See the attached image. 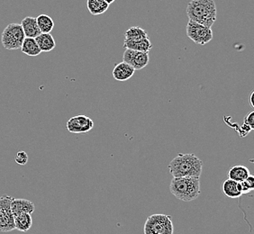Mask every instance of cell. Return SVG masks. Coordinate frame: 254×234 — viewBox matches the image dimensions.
Instances as JSON below:
<instances>
[{
	"label": "cell",
	"instance_id": "cell-25",
	"mask_svg": "<svg viewBox=\"0 0 254 234\" xmlns=\"http://www.w3.org/2000/svg\"><path fill=\"white\" fill-rule=\"evenodd\" d=\"M254 91H253V92L251 93V95H250V104H251L252 108H254Z\"/></svg>",
	"mask_w": 254,
	"mask_h": 234
},
{
	"label": "cell",
	"instance_id": "cell-20",
	"mask_svg": "<svg viewBox=\"0 0 254 234\" xmlns=\"http://www.w3.org/2000/svg\"><path fill=\"white\" fill-rule=\"evenodd\" d=\"M21 51L23 54H26L28 56H33V57L38 56L42 53L35 40L34 38H26V37L21 46Z\"/></svg>",
	"mask_w": 254,
	"mask_h": 234
},
{
	"label": "cell",
	"instance_id": "cell-6",
	"mask_svg": "<svg viewBox=\"0 0 254 234\" xmlns=\"http://www.w3.org/2000/svg\"><path fill=\"white\" fill-rule=\"evenodd\" d=\"M187 35L195 44L205 45L213 39L212 28L196 24L189 20L187 25Z\"/></svg>",
	"mask_w": 254,
	"mask_h": 234
},
{
	"label": "cell",
	"instance_id": "cell-16",
	"mask_svg": "<svg viewBox=\"0 0 254 234\" xmlns=\"http://www.w3.org/2000/svg\"><path fill=\"white\" fill-rule=\"evenodd\" d=\"M124 47H126V49L132 50V51H136V52L149 53L152 49V44L151 43V40L146 38V39L137 41V42L125 41Z\"/></svg>",
	"mask_w": 254,
	"mask_h": 234
},
{
	"label": "cell",
	"instance_id": "cell-12",
	"mask_svg": "<svg viewBox=\"0 0 254 234\" xmlns=\"http://www.w3.org/2000/svg\"><path fill=\"white\" fill-rule=\"evenodd\" d=\"M22 29L24 31L26 38H36L41 33L39 27L37 25L36 18L32 16H26L21 22Z\"/></svg>",
	"mask_w": 254,
	"mask_h": 234
},
{
	"label": "cell",
	"instance_id": "cell-21",
	"mask_svg": "<svg viewBox=\"0 0 254 234\" xmlns=\"http://www.w3.org/2000/svg\"><path fill=\"white\" fill-rule=\"evenodd\" d=\"M36 22L42 34H50L54 29V20L49 15H40L36 17Z\"/></svg>",
	"mask_w": 254,
	"mask_h": 234
},
{
	"label": "cell",
	"instance_id": "cell-8",
	"mask_svg": "<svg viewBox=\"0 0 254 234\" xmlns=\"http://www.w3.org/2000/svg\"><path fill=\"white\" fill-rule=\"evenodd\" d=\"M123 61L129 64L134 70H141L149 64L150 56L149 53L127 49L123 55Z\"/></svg>",
	"mask_w": 254,
	"mask_h": 234
},
{
	"label": "cell",
	"instance_id": "cell-3",
	"mask_svg": "<svg viewBox=\"0 0 254 234\" xmlns=\"http://www.w3.org/2000/svg\"><path fill=\"white\" fill-rule=\"evenodd\" d=\"M170 191L180 200H195L200 195V177H173L171 181Z\"/></svg>",
	"mask_w": 254,
	"mask_h": 234
},
{
	"label": "cell",
	"instance_id": "cell-2",
	"mask_svg": "<svg viewBox=\"0 0 254 234\" xmlns=\"http://www.w3.org/2000/svg\"><path fill=\"white\" fill-rule=\"evenodd\" d=\"M190 21L212 28L215 24L217 10L214 0H191L187 6Z\"/></svg>",
	"mask_w": 254,
	"mask_h": 234
},
{
	"label": "cell",
	"instance_id": "cell-26",
	"mask_svg": "<svg viewBox=\"0 0 254 234\" xmlns=\"http://www.w3.org/2000/svg\"><path fill=\"white\" fill-rule=\"evenodd\" d=\"M104 1H105V2H106V3H107L108 5H110L111 4H113V3H114L116 0H104Z\"/></svg>",
	"mask_w": 254,
	"mask_h": 234
},
{
	"label": "cell",
	"instance_id": "cell-19",
	"mask_svg": "<svg viewBox=\"0 0 254 234\" xmlns=\"http://www.w3.org/2000/svg\"><path fill=\"white\" fill-rule=\"evenodd\" d=\"M87 7L91 15H99L104 14L109 5L104 0H87Z\"/></svg>",
	"mask_w": 254,
	"mask_h": 234
},
{
	"label": "cell",
	"instance_id": "cell-17",
	"mask_svg": "<svg viewBox=\"0 0 254 234\" xmlns=\"http://www.w3.org/2000/svg\"><path fill=\"white\" fill-rule=\"evenodd\" d=\"M250 175L251 173H250L249 169L247 167L242 166V165L232 167L228 171V177L230 179L239 182V183L246 179Z\"/></svg>",
	"mask_w": 254,
	"mask_h": 234
},
{
	"label": "cell",
	"instance_id": "cell-4",
	"mask_svg": "<svg viewBox=\"0 0 254 234\" xmlns=\"http://www.w3.org/2000/svg\"><path fill=\"white\" fill-rule=\"evenodd\" d=\"M144 234H173L174 225L171 215L155 214L146 219L143 228Z\"/></svg>",
	"mask_w": 254,
	"mask_h": 234
},
{
	"label": "cell",
	"instance_id": "cell-10",
	"mask_svg": "<svg viewBox=\"0 0 254 234\" xmlns=\"http://www.w3.org/2000/svg\"><path fill=\"white\" fill-rule=\"evenodd\" d=\"M135 70L129 64L122 61L117 64L113 69V77L118 81H127L132 78Z\"/></svg>",
	"mask_w": 254,
	"mask_h": 234
},
{
	"label": "cell",
	"instance_id": "cell-5",
	"mask_svg": "<svg viewBox=\"0 0 254 234\" xmlns=\"http://www.w3.org/2000/svg\"><path fill=\"white\" fill-rule=\"evenodd\" d=\"M25 39L24 31L20 24L13 23L6 25L2 35L1 43L6 50H19Z\"/></svg>",
	"mask_w": 254,
	"mask_h": 234
},
{
	"label": "cell",
	"instance_id": "cell-24",
	"mask_svg": "<svg viewBox=\"0 0 254 234\" xmlns=\"http://www.w3.org/2000/svg\"><path fill=\"white\" fill-rule=\"evenodd\" d=\"M244 123L246 124V125H248V126L252 129V130H254V111H252V112H250L246 117H245V120H244Z\"/></svg>",
	"mask_w": 254,
	"mask_h": 234
},
{
	"label": "cell",
	"instance_id": "cell-23",
	"mask_svg": "<svg viewBox=\"0 0 254 234\" xmlns=\"http://www.w3.org/2000/svg\"><path fill=\"white\" fill-rule=\"evenodd\" d=\"M15 161L18 165L24 166L28 162V155L25 151H18L15 156Z\"/></svg>",
	"mask_w": 254,
	"mask_h": 234
},
{
	"label": "cell",
	"instance_id": "cell-18",
	"mask_svg": "<svg viewBox=\"0 0 254 234\" xmlns=\"http://www.w3.org/2000/svg\"><path fill=\"white\" fill-rule=\"evenodd\" d=\"M146 38H149L146 31L139 26H132L125 33V41L137 42Z\"/></svg>",
	"mask_w": 254,
	"mask_h": 234
},
{
	"label": "cell",
	"instance_id": "cell-13",
	"mask_svg": "<svg viewBox=\"0 0 254 234\" xmlns=\"http://www.w3.org/2000/svg\"><path fill=\"white\" fill-rule=\"evenodd\" d=\"M13 216H14L15 230H17L22 233H26L31 229L33 225L32 215H30L28 213H19V214H15Z\"/></svg>",
	"mask_w": 254,
	"mask_h": 234
},
{
	"label": "cell",
	"instance_id": "cell-15",
	"mask_svg": "<svg viewBox=\"0 0 254 234\" xmlns=\"http://www.w3.org/2000/svg\"><path fill=\"white\" fill-rule=\"evenodd\" d=\"M34 40L41 52L49 53L56 47L55 40L51 34H40Z\"/></svg>",
	"mask_w": 254,
	"mask_h": 234
},
{
	"label": "cell",
	"instance_id": "cell-11",
	"mask_svg": "<svg viewBox=\"0 0 254 234\" xmlns=\"http://www.w3.org/2000/svg\"><path fill=\"white\" fill-rule=\"evenodd\" d=\"M35 206L34 203L24 198H13L11 202V211L13 215L19 213H28L32 215L34 212Z\"/></svg>",
	"mask_w": 254,
	"mask_h": 234
},
{
	"label": "cell",
	"instance_id": "cell-7",
	"mask_svg": "<svg viewBox=\"0 0 254 234\" xmlns=\"http://www.w3.org/2000/svg\"><path fill=\"white\" fill-rule=\"evenodd\" d=\"M13 197L4 195L0 196V232L9 233L15 230L14 216L11 211Z\"/></svg>",
	"mask_w": 254,
	"mask_h": 234
},
{
	"label": "cell",
	"instance_id": "cell-9",
	"mask_svg": "<svg viewBox=\"0 0 254 234\" xmlns=\"http://www.w3.org/2000/svg\"><path fill=\"white\" fill-rule=\"evenodd\" d=\"M93 120L86 116H76L68 119L66 128L71 133H87L93 129Z\"/></svg>",
	"mask_w": 254,
	"mask_h": 234
},
{
	"label": "cell",
	"instance_id": "cell-14",
	"mask_svg": "<svg viewBox=\"0 0 254 234\" xmlns=\"http://www.w3.org/2000/svg\"><path fill=\"white\" fill-rule=\"evenodd\" d=\"M222 190H223L224 195H226L229 198H238L243 195L239 182L232 180L230 178L223 183Z\"/></svg>",
	"mask_w": 254,
	"mask_h": 234
},
{
	"label": "cell",
	"instance_id": "cell-22",
	"mask_svg": "<svg viewBox=\"0 0 254 234\" xmlns=\"http://www.w3.org/2000/svg\"><path fill=\"white\" fill-rule=\"evenodd\" d=\"M241 190L243 194H247L254 188V176L250 175L246 179L240 183Z\"/></svg>",
	"mask_w": 254,
	"mask_h": 234
},
{
	"label": "cell",
	"instance_id": "cell-1",
	"mask_svg": "<svg viewBox=\"0 0 254 234\" xmlns=\"http://www.w3.org/2000/svg\"><path fill=\"white\" fill-rule=\"evenodd\" d=\"M168 170L173 177H200L203 170V161L193 153H179L170 162Z\"/></svg>",
	"mask_w": 254,
	"mask_h": 234
}]
</instances>
